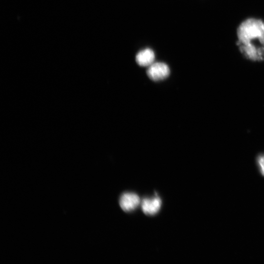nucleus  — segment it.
<instances>
[{
	"instance_id": "obj_1",
	"label": "nucleus",
	"mask_w": 264,
	"mask_h": 264,
	"mask_svg": "<svg viewBox=\"0 0 264 264\" xmlns=\"http://www.w3.org/2000/svg\"><path fill=\"white\" fill-rule=\"evenodd\" d=\"M237 45L247 59L264 61V21L249 18L243 21L237 31Z\"/></svg>"
},
{
	"instance_id": "obj_5",
	"label": "nucleus",
	"mask_w": 264,
	"mask_h": 264,
	"mask_svg": "<svg viewBox=\"0 0 264 264\" xmlns=\"http://www.w3.org/2000/svg\"><path fill=\"white\" fill-rule=\"evenodd\" d=\"M155 56L154 51L147 48L139 51L136 56V63L140 66H150L153 64Z\"/></svg>"
},
{
	"instance_id": "obj_4",
	"label": "nucleus",
	"mask_w": 264,
	"mask_h": 264,
	"mask_svg": "<svg viewBox=\"0 0 264 264\" xmlns=\"http://www.w3.org/2000/svg\"><path fill=\"white\" fill-rule=\"evenodd\" d=\"M161 200L158 197L144 198L141 202V208L144 214L154 215L160 209Z\"/></svg>"
},
{
	"instance_id": "obj_2",
	"label": "nucleus",
	"mask_w": 264,
	"mask_h": 264,
	"mask_svg": "<svg viewBox=\"0 0 264 264\" xmlns=\"http://www.w3.org/2000/svg\"><path fill=\"white\" fill-rule=\"evenodd\" d=\"M170 69L164 63L157 62L150 65L147 70V74L150 79L154 81L164 80L168 77Z\"/></svg>"
},
{
	"instance_id": "obj_3",
	"label": "nucleus",
	"mask_w": 264,
	"mask_h": 264,
	"mask_svg": "<svg viewBox=\"0 0 264 264\" xmlns=\"http://www.w3.org/2000/svg\"><path fill=\"white\" fill-rule=\"evenodd\" d=\"M140 200L138 196L133 193H124L119 199V204L125 212H130L136 209L140 204Z\"/></svg>"
},
{
	"instance_id": "obj_6",
	"label": "nucleus",
	"mask_w": 264,
	"mask_h": 264,
	"mask_svg": "<svg viewBox=\"0 0 264 264\" xmlns=\"http://www.w3.org/2000/svg\"><path fill=\"white\" fill-rule=\"evenodd\" d=\"M257 162L261 174L264 176V154L258 156Z\"/></svg>"
}]
</instances>
